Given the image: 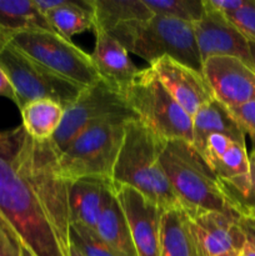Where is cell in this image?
Masks as SVG:
<instances>
[{
	"label": "cell",
	"instance_id": "cell-24",
	"mask_svg": "<svg viewBox=\"0 0 255 256\" xmlns=\"http://www.w3.org/2000/svg\"><path fill=\"white\" fill-rule=\"evenodd\" d=\"M154 15L175 18L192 25L205 12L204 0H144Z\"/></svg>",
	"mask_w": 255,
	"mask_h": 256
},
{
	"label": "cell",
	"instance_id": "cell-31",
	"mask_svg": "<svg viewBox=\"0 0 255 256\" xmlns=\"http://www.w3.org/2000/svg\"><path fill=\"white\" fill-rule=\"evenodd\" d=\"M239 224L246 238V242L255 248V220L240 215Z\"/></svg>",
	"mask_w": 255,
	"mask_h": 256
},
{
	"label": "cell",
	"instance_id": "cell-27",
	"mask_svg": "<svg viewBox=\"0 0 255 256\" xmlns=\"http://www.w3.org/2000/svg\"><path fill=\"white\" fill-rule=\"evenodd\" d=\"M22 245L19 235L0 214V256H22Z\"/></svg>",
	"mask_w": 255,
	"mask_h": 256
},
{
	"label": "cell",
	"instance_id": "cell-11",
	"mask_svg": "<svg viewBox=\"0 0 255 256\" xmlns=\"http://www.w3.org/2000/svg\"><path fill=\"white\" fill-rule=\"evenodd\" d=\"M114 184V182H112ZM139 256H160V226L164 209L126 185L114 184Z\"/></svg>",
	"mask_w": 255,
	"mask_h": 256
},
{
	"label": "cell",
	"instance_id": "cell-5",
	"mask_svg": "<svg viewBox=\"0 0 255 256\" xmlns=\"http://www.w3.org/2000/svg\"><path fill=\"white\" fill-rule=\"evenodd\" d=\"M122 95L138 120L160 139L192 142V118L172 99L152 66L140 69Z\"/></svg>",
	"mask_w": 255,
	"mask_h": 256
},
{
	"label": "cell",
	"instance_id": "cell-14",
	"mask_svg": "<svg viewBox=\"0 0 255 256\" xmlns=\"http://www.w3.org/2000/svg\"><path fill=\"white\" fill-rule=\"evenodd\" d=\"M188 215L205 256L240 252L246 244L239 224V212H192Z\"/></svg>",
	"mask_w": 255,
	"mask_h": 256
},
{
	"label": "cell",
	"instance_id": "cell-20",
	"mask_svg": "<svg viewBox=\"0 0 255 256\" xmlns=\"http://www.w3.org/2000/svg\"><path fill=\"white\" fill-rule=\"evenodd\" d=\"M22 126L32 139L38 142L52 140L62 124L64 108L49 99L34 100L20 109Z\"/></svg>",
	"mask_w": 255,
	"mask_h": 256
},
{
	"label": "cell",
	"instance_id": "cell-35",
	"mask_svg": "<svg viewBox=\"0 0 255 256\" xmlns=\"http://www.w3.org/2000/svg\"><path fill=\"white\" fill-rule=\"evenodd\" d=\"M250 56H252V68L255 70V42H249Z\"/></svg>",
	"mask_w": 255,
	"mask_h": 256
},
{
	"label": "cell",
	"instance_id": "cell-3",
	"mask_svg": "<svg viewBox=\"0 0 255 256\" xmlns=\"http://www.w3.org/2000/svg\"><path fill=\"white\" fill-rule=\"evenodd\" d=\"M160 164L188 212H238L228 200L219 178L192 142H164Z\"/></svg>",
	"mask_w": 255,
	"mask_h": 256
},
{
	"label": "cell",
	"instance_id": "cell-1",
	"mask_svg": "<svg viewBox=\"0 0 255 256\" xmlns=\"http://www.w3.org/2000/svg\"><path fill=\"white\" fill-rule=\"evenodd\" d=\"M52 140L0 130V214L35 256H70L69 182Z\"/></svg>",
	"mask_w": 255,
	"mask_h": 256
},
{
	"label": "cell",
	"instance_id": "cell-33",
	"mask_svg": "<svg viewBox=\"0 0 255 256\" xmlns=\"http://www.w3.org/2000/svg\"><path fill=\"white\" fill-rule=\"evenodd\" d=\"M239 214L242 215V216L250 218V219L255 220V205H252V206L242 208V209L239 210Z\"/></svg>",
	"mask_w": 255,
	"mask_h": 256
},
{
	"label": "cell",
	"instance_id": "cell-12",
	"mask_svg": "<svg viewBox=\"0 0 255 256\" xmlns=\"http://www.w3.org/2000/svg\"><path fill=\"white\" fill-rule=\"evenodd\" d=\"M204 6L202 16L192 25L202 62L212 56H234L252 66L249 40L206 0Z\"/></svg>",
	"mask_w": 255,
	"mask_h": 256
},
{
	"label": "cell",
	"instance_id": "cell-32",
	"mask_svg": "<svg viewBox=\"0 0 255 256\" xmlns=\"http://www.w3.org/2000/svg\"><path fill=\"white\" fill-rule=\"evenodd\" d=\"M0 96H4L8 98V99L12 100L15 102V92L14 89H12V84L8 80L6 75L2 72V70L0 69Z\"/></svg>",
	"mask_w": 255,
	"mask_h": 256
},
{
	"label": "cell",
	"instance_id": "cell-34",
	"mask_svg": "<svg viewBox=\"0 0 255 256\" xmlns=\"http://www.w3.org/2000/svg\"><path fill=\"white\" fill-rule=\"evenodd\" d=\"M240 256H255V248L246 242V244L240 250Z\"/></svg>",
	"mask_w": 255,
	"mask_h": 256
},
{
	"label": "cell",
	"instance_id": "cell-10",
	"mask_svg": "<svg viewBox=\"0 0 255 256\" xmlns=\"http://www.w3.org/2000/svg\"><path fill=\"white\" fill-rule=\"evenodd\" d=\"M202 72L214 98L228 109L255 100V70L234 56H212Z\"/></svg>",
	"mask_w": 255,
	"mask_h": 256
},
{
	"label": "cell",
	"instance_id": "cell-30",
	"mask_svg": "<svg viewBox=\"0 0 255 256\" xmlns=\"http://www.w3.org/2000/svg\"><path fill=\"white\" fill-rule=\"evenodd\" d=\"M249 159H250V192L246 202H245L244 204L238 209V212H239V210L242 209V208H248V206H252V205H255V148L249 154Z\"/></svg>",
	"mask_w": 255,
	"mask_h": 256
},
{
	"label": "cell",
	"instance_id": "cell-36",
	"mask_svg": "<svg viewBox=\"0 0 255 256\" xmlns=\"http://www.w3.org/2000/svg\"><path fill=\"white\" fill-rule=\"evenodd\" d=\"M22 256H35L34 254H32V252H30L29 249H28L26 246H25L24 244L22 245Z\"/></svg>",
	"mask_w": 255,
	"mask_h": 256
},
{
	"label": "cell",
	"instance_id": "cell-7",
	"mask_svg": "<svg viewBox=\"0 0 255 256\" xmlns=\"http://www.w3.org/2000/svg\"><path fill=\"white\" fill-rule=\"evenodd\" d=\"M2 35L22 54L64 79L85 88L100 79L92 55L54 30H26Z\"/></svg>",
	"mask_w": 255,
	"mask_h": 256
},
{
	"label": "cell",
	"instance_id": "cell-25",
	"mask_svg": "<svg viewBox=\"0 0 255 256\" xmlns=\"http://www.w3.org/2000/svg\"><path fill=\"white\" fill-rule=\"evenodd\" d=\"M70 245L82 256H118L112 248L99 236L96 230L82 224L70 225Z\"/></svg>",
	"mask_w": 255,
	"mask_h": 256
},
{
	"label": "cell",
	"instance_id": "cell-26",
	"mask_svg": "<svg viewBox=\"0 0 255 256\" xmlns=\"http://www.w3.org/2000/svg\"><path fill=\"white\" fill-rule=\"evenodd\" d=\"M225 16L249 42H255V0H246L240 9Z\"/></svg>",
	"mask_w": 255,
	"mask_h": 256
},
{
	"label": "cell",
	"instance_id": "cell-13",
	"mask_svg": "<svg viewBox=\"0 0 255 256\" xmlns=\"http://www.w3.org/2000/svg\"><path fill=\"white\" fill-rule=\"evenodd\" d=\"M150 66L172 99L192 118L215 99L202 72L169 56L155 60Z\"/></svg>",
	"mask_w": 255,
	"mask_h": 256
},
{
	"label": "cell",
	"instance_id": "cell-8",
	"mask_svg": "<svg viewBox=\"0 0 255 256\" xmlns=\"http://www.w3.org/2000/svg\"><path fill=\"white\" fill-rule=\"evenodd\" d=\"M0 69L6 75L15 92L19 110L34 100L49 99L68 108L85 86L50 72L10 45L0 34Z\"/></svg>",
	"mask_w": 255,
	"mask_h": 256
},
{
	"label": "cell",
	"instance_id": "cell-18",
	"mask_svg": "<svg viewBox=\"0 0 255 256\" xmlns=\"http://www.w3.org/2000/svg\"><path fill=\"white\" fill-rule=\"evenodd\" d=\"M160 256H205L190 216L182 206L172 208L162 212Z\"/></svg>",
	"mask_w": 255,
	"mask_h": 256
},
{
	"label": "cell",
	"instance_id": "cell-38",
	"mask_svg": "<svg viewBox=\"0 0 255 256\" xmlns=\"http://www.w3.org/2000/svg\"><path fill=\"white\" fill-rule=\"evenodd\" d=\"M219 256H240V252H225V254H222Z\"/></svg>",
	"mask_w": 255,
	"mask_h": 256
},
{
	"label": "cell",
	"instance_id": "cell-37",
	"mask_svg": "<svg viewBox=\"0 0 255 256\" xmlns=\"http://www.w3.org/2000/svg\"><path fill=\"white\" fill-rule=\"evenodd\" d=\"M70 256H82V255L80 254V252H78L72 245H70Z\"/></svg>",
	"mask_w": 255,
	"mask_h": 256
},
{
	"label": "cell",
	"instance_id": "cell-9",
	"mask_svg": "<svg viewBox=\"0 0 255 256\" xmlns=\"http://www.w3.org/2000/svg\"><path fill=\"white\" fill-rule=\"evenodd\" d=\"M124 95L105 80L85 88L82 94L64 109L62 124L52 142L58 154L64 152L70 142L89 128L110 120H136Z\"/></svg>",
	"mask_w": 255,
	"mask_h": 256
},
{
	"label": "cell",
	"instance_id": "cell-29",
	"mask_svg": "<svg viewBox=\"0 0 255 256\" xmlns=\"http://www.w3.org/2000/svg\"><path fill=\"white\" fill-rule=\"evenodd\" d=\"M245 2L246 0H206V2L212 9L218 10L224 15L236 12L245 4Z\"/></svg>",
	"mask_w": 255,
	"mask_h": 256
},
{
	"label": "cell",
	"instance_id": "cell-28",
	"mask_svg": "<svg viewBox=\"0 0 255 256\" xmlns=\"http://www.w3.org/2000/svg\"><path fill=\"white\" fill-rule=\"evenodd\" d=\"M228 110L242 132L255 140V100Z\"/></svg>",
	"mask_w": 255,
	"mask_h": 256
},
{
	"label": "cell",
	"instance_id": "cell-4",
	"mask_svg": "<svg viewBox=\"0 0 255 256\" xmlns=\"http://www.w3.org/2000/svg\"><path fill=\"white\" fill-rule=\"evenodd\" d=\"M106 32L128 52L142 58L149 64L162 56H169L202 72V62L192 22L152 15L146 20L122 22Z\"/></svg>",
	"mask_w": 255,
	"mask_h": 256
},
{
	"label": "cell",
	"instance_id": "cell-6",
	"mask_svg": "<svg viewBox=\"0 0 255 256\" xmlns=\"http://www.w3.org/2000/svg\"><path fill=\"white\" fill-rule=\"evenodd\" d=\"M129 122L110 120L89 128L58 155L60 175L72 182L82 178L112 180L115 162Z\"/></svg>",
	"mask_w": 255,
	"mask_h": 256
},
{
	"label": "cell",
	"instance_id": "cell-22",
	"mask_svg": "<svg viewBox=\"0 0 255 256\" xmlns=\"http://www.w3.org/2000/svg\"><path fill=\"white\" fill-rule=\"evenodd\" d=\"M94 29L109 32L122 22L146 20L152 12L144 0H90Z\"/></svg>",
	"mask_w": 255,
	"mask_h": 256
},
{
	"label": "cell",
	"instance_id": "cell-15",
	"mask_svg": "<svg viewBox=\"0 0 255 256\" xmlns=\"http://www.w3.org/2000/svg\"><path fill=\"white\" fill-rule=\"evenodd\" d=\"M114 196L112 180L82 178L69 184L70 222L95 229L102 212Z\"/></svg>",
	"mask_w": 255,
	"mask_h": 256
},
{
	"label": "cell",
	"instance_id": "cell-16",
	"mask_svg": "<svg viewBox=\"0 0 255 256\" xmlns=\"http://www.w3.org/2000/svg\"><path fill=\"white\" fill-rule=\"evenodd\" d=\"M95 46L92 60L100 79L122 94L140 69L135 66L124 46L102 29H94Z\"/></svg>",
	"mask_w": 255,
	"mask_h": 256
},
{
	"label": "cell",
	"instance_id": "cell-2",
	"mask_svg": "<svg viewBox=\"0 0 255 256\" xmlns=\"http://www.w3.org/2000/svg\"><path fill=\"white\" fill-rule=\"evenodd\" d=\"M164 142L138 119L128 122L112 172V182L132 188L168 210L182 205L160 164Z\"/></svg>",
	"mask_w": 255,
	"mask_h": 256
},
{
	"label": "cell",
	"instance_id": "cell-21",
	"mask_svg": "<svg viewBox=\"0 0 255 256\" xmlns=\"http://www.w3.org/2000/svg\"><path fill=\"white\" fill-rule=\"evenodd\" d=\"M95 230L118 256H139L115 192L112 199L102 212Z\"/></svg>",
	"mask_w": 255,
	"mask_h": 256
},
{
	"label": "cell",
	"instance_id": "cell-17",
	"mask_svg": "<svg viewBox=\"0 0 255 256\" xmlns=\"http://www.w3.org/2000/svg\"><path fill=\"white\" fill-rule=\"evenodd\" d=\"M35 5L54 32L70 38L94 29L90 0H34Z\"/></svg>",
	"mask_w": 255,
	"mask_h": 256
},
{
	"label": "cell",
	"instance_id": "cell-23",
	"mask_svg": "<svg viewBox=\"0 0 255 256\" xmlns=\"http://www.w3.org/2000/svg\"><path fill=\"white\" fill-rule=\"evenodd\" d=\"M38 29L52 30L34 0H0V34Z\"/></svg>",
	"mask_w": 255,
	"mask_h": 256
},
{
	"label": "cell",
	"instance_id": "cell-19",
	"mask_svg": "<svg viewBox=\"0 0 255 256\" xmlns=\"http://www.w3.org/2000/svg\"><path fill=\"white\" fill-rule=\"evenodd\" d=\"M212 134H222L234 142L245 144V132L238 125L226 106L212 100L192 116V142L195 149L202 154L206 139Z\"/></svg>",
	"mask_w": 255,
	"mask_h": 256
}]
</instances>
